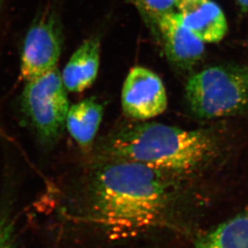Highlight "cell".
Returning a JSON list of instances; mask_svg holds the SVG:
<instances>
[{"label": "cell", "mask_w": 248, "mask_h": 248, "mask_svg": "<svg viewBox=\"0 0 248 248\" xmlns=\"http://www.w3.org/2000/svg\"><path fill=\"white\" fill-rule=\"evenodd\" d=\"M186 179L123 160L93 159L73 198V217L109 239L179 230Z\"/></svg>", "instance_id": "obj_1"}, {"label": "cell", "mask_w": 248, "mask_h": 248, "mask_svg": "<svg viewBox=\"0 0 248 248\" xmlns=\"http://www.w3.org/2000/svg\"><path fill=\"white\" fill-rule=\"evenodd\" d=\"M223 150L222 135L214 129L139 122L100 140L93 159L137 162L187 180L216 164Z\"/></svg>", "instance_id": "obj_2"}, {"label": "cell", "mask_w": 248, "mask_h": 248, "mask_svg": "<svg viewBox=\"0 0 248 248\" xmlns=\"http://www.w3.org/2000/svg\"><path fill=\"white\" fill-rule=\"evenodd\" d=\"M186 99L199 118L239 114L248 108V65H219L193 76L186 85Z\"/></svg>", "instance_id": "obj_3"}, {"label": "cell", "mask_w": 248, "mask_h": 248, "mask_svg": "<svg viewBox=\"0 0 248 248\" xmlns=\"http://www.w3.org/2000/svg\"><path fill=\"white\" fill-rule=\"evenodd\" d=\"M22 112L43 145L56 144L66 128L67 90L58 68L26 81L20 96Z\"/></svg>", "instance_id": "obj_4"}, {"label": "cell", "mask_w": 248, "mask_h": 248, "mask_svg": "<svg viewBox=\"0 0 248 248\" xmlns=\"http://www.w3.org/2000/svg\"><path fill=\"white\" fill-rule=\"evenodd\" d=\"M63 28L56 7L48 6L28 29L22 49L20 73L25 81L56 68L63 47Z\"/></svg>", "instance_id": "obj_5"}, {"label": "cell", "mask_w": 248, "mask_h": 248, "mask_svg": "<svg viewBox=\"0 0 248 248\" xmlns=\"http://www.w3.org/2000/svg\"><path fill=\"white\" fill-rule=\"evenodd\" d=\"M122 109L131 119H152L167 108V96L162 80L143 67L132 68L122 92Z\"/></svg>", "instance_id": "obj_6"}, {"label": "cell", "mask_w": 248, "mask_h": 248, "mask_svg": "<svg viewBox=\"0 0 248 248\" xmlns=\"http://www.w3.org/2000/svg\"><path fill=\"white\" fill-rule=\"evenodd\" d=\"M157 30L166 57L173 65L188 70L202 58L204 43L183 24L178 12H171L162 16Z\"/></svg>", "instance_id": "obj_7"}, {"label": "cell", "mask_w": 248, "mask_h": 248, "mask_svg": "<svg viewBox=\"0 0 248 248\" xmlns=\"http://www.w3.org/2000/svg\"><path fill=\"white\" fill-rule=\"evenodd\" d=\"M176 9L183 24L203 43L219 42L227 33L224 13L211 0H178Z\"/></svg>", "instance_id": "obj_8"}, {"label": "cell", "mask_w": 248, "mask_h": 248, "mask_svg": "<svg viewBox=\"0 0 248 248\" xmlns=\"http://www.w3.org/2000/svg\"><path fill=\"white\" fill-rule=\"evenodd\" d=\"M101 60V41L96 36L85 40L71 56L61 74L67 91L81 93L96 80Z\"/></svg>", "instance_id": "obj_9"}, {"label": "cell", "mask_w": 248, "mask_h": 248, "mask_svg": "<svg viewBox=\"0 0 248 248\" xmlns=\"http://www.w3.org/2000/svg\"><path fill=\"white\" fill-rule=\"evenodd\" d=\"M104 107L95 98H88L69 107L66 129L85 152H91L101 125Z\"/></svg>", "instance_id": "obj_10"}, {"label": "cell", "mask_w": 248, "mask_h": 248, "mask_svg": "<svg viewBox=\"0 0 248 248\" xmlns=\"http://www.w3.org/2000/svg\"><path fill=\"white\" fill-rule=\"evenodd\" d=\"M194 248H248V211L199 237Z\"/></svg>", "instance_id": "obj_11"}, {"label": "cell", "mask_w": 248, "mask_h": 248, "mask_svg": "<svg viewBox=\"0 0 248 248\" xmlns=\"http://www.w3.org/2000/svg\"><path fill=\"white\" fill-rule=\"evenodd\" d=\"M138 8L148 27L158 37L157 25L165 15L174 12L178 0H130Z\"/></svg>", "instance_id": "obj_12"}, {"label": "cell", "mask_w": 248, "mask_h": 248, "mask_svg": "<svg viewBox=\"0 0 248 248\" xmlns=\"http://www.w3.org/2000/svg\"><path fill=\"white\" fill-rule=\"evenodd\" d=\"M7 234L0 233V248H12L11 244L7 241Z\"/></svg>", "instance_id": "obj_13"}, {"label": "cell", "mask_w": 248, "mask_h": 248, "mask_svg": "<svg viewBox=\"0 0 248 248\" xmlns=\"http://www.w3.org/2000/svg\"><path fill=\"white\" fill-rule=\"evenodd\" d=\"M237 2L239 3V6L244 10L248 11V0H236Z\"/></svg>", "instance_id": "obj_14"}]
</instances>
